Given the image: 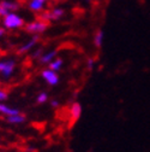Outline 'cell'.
Segmentation results:
<instances>
[{"label": "cell", "mask_w": 150, "mask_h": 152, "mask_svg": "<svg viewBox=\"0 0 150 152\" xmlns=\"http://www.w3.org/2000/svg\"><path fill=\"white\" fill-rule=\"evenodd\" d=\"M87 65H88V68H89L90 70H92L94 65H95V59H94V58H89V59L87 61Z\"/></svg>", "instance_id": "cell-17"}, {"label": "cell", "mask_w": 150, "mask_h": 152, "mask_svg": "<svg viewBox=\"0 0 150 152\" xmlns=\"http://www.w3.org/2000/svg\"><path fill=\"white\" fill-rule=\"evenodd\" d=\"M40 54H42V50H41V48H39V50H37V51L34 53V57H39Z\"/></svg>", "instance_id": "cell-19"}, {"label": "cell", "mask_w": 150, "mask_h": 152, "mask_svg": "<svg viewBox=\"0 0 150 152\" xmlns=\"http://www.w3.org/2000/svg\"><path fill=\"white\" fill-rule=\"evenodd\" d=\"M47 102H48V94L46 92H41L36 98V103L37 104H45Z\"/></svg>", "instance_id": "cell-14"}, {"label": "cell", "mask_w": 150, "mask_h": 152, "mask_svg": "<svg viewBox=\"0 0 150 152\" xmlns=\"http://www.w3.org/2000/svg\"><path fill=\"white\" fill-rule=\"evenodd\" d=\"M41 77L46 81L47 85L49 86H57L60 81V77H59V75H58V71H54L49 68L47 69H43L41 71Z\"/></svg>", "instance_id": "cell-3"}, {"label": "cell", "mask_w": 150, "mask_h": 152, "mask_svg": "<svg viewBox=\"0 0 150 152\" xmlns=\"http://www.w3.org/2000/svg\"><path fill=\"white\" fill-rule=\"evenodd\" d=\"M50 106H52V107H58V106H59V102L55 100V99L52 100V102H50Z\"/></svg>", "instance_id": "cell-18"}, {"label": "cell", "mask_w": 150, "mask_h": 152, "mask_svg": "<svg viewBox=\"0 0 150 152\" xmlns=\"http://www.w3.org/2000/svg\"><path fill=\"white\" fill-rule=\"evenodd\" d=\"M42 1H43V3H47V1H48V0H42Z\"/></svg>", "instance_id": "cell-21"}, {"label": "cell", "mask_w": 150, "mask_h": 152, "mask_svg": "<svg viewBox=\"0 0 150 152\" xmlns=\"http://www.w3.org/2000/svg\"><path fill=\"white\" fill-rule=\"evenodd\" d=\"M6 121L10 124H22L25 122V116H23L22 113H16V115L6 116Z\"/></svg>", "instance_id": "cell-8"}, {"label": "cell", "mask_w": 150, "mask_h": 152, "mask_svg": "<svg viewBox=\"0 0 150 152\" xmlns=\"http://www.w3.org/2000/svg\"><path fill=\"white\" fill-rule=\"evenodd\" d=\"M9 97V94L6 91H4L3 88H0V103H4Z\"/></svg>", "instance_id": "cell-16"}, {"label": "cell", "mask_w": 150, "mask_h": 152, "mask_svg": "<svg viewBox=\"0 0 150 152\" xmlns=\"http://www.w3.org/2000/svg\"><path fill=\"white\" fill-rule=\"evenodd\" d=\"M11 11H9L6 7H5V5L3 4V1H0V17H5L7 13H10Z\"/></svg>", "instance_id": "cell-15"}, {"label": "cell", "mask_w": 150, "mask_h": 152, "mask_svg": "<svg viewBox=\"0 0 150 152\" xmlns=\"http://www.w3.org/2000/svg\"><path fill=\"white\" fill-rule=\"evenodd\" d=\"M46 3H43L42 0H30L29 3V9L34 12H41L43 10V6H45Z\"/></svg>", "instance_id": "cell-10"}, {"label": "cell", "mask_w": 150, "mask_h": 152, "mask_svg": "<svg viewBox=\"0 0 150 152\" xmlns=\"http://www.w3.org/2000/svg\"><path fill=\"white\" fill-rule=\"evenodd\" d=\"M65 11L63 9H53L52 11H48V15H49V21L53 20V21H57V20H60V18L64 16Z\"/></svg>", "instance_id": "cell-11"}, {"label": "cell", "mask_w": 150, "mask_h": 152, "mask_svg": "<svg viewBox=\"0 0 150 152\" xmlns=\"http://www.w3.org/2000/svg\"><path fill=\"white\" fill-rule=\"evenodd\" d=\"M4 34H5V28H1V27H0V37H1Z\"/></svg>", "instance_id": "cell-20"}, {"label": "cell", "mask_w": 150, "mask_h": 152, "mask_svg": "<svg viewBox=\"0 0 150 152\" xmlns=\"http://www.w3.org/2000/svg\"><path fill=\"white\" fill-rule=\"evenodd\" d=\"M24 24L25 23H24L23 18L14 12H10L5 17H3V26L5 29H10V30L19 29V28L24 27Z\"/></svg>", "instance_id": "cell-1"}, {"label": "cell", "mask_w": 150, "mask_h": 152, "mask_svg": "<svg viewBox=\"0 0 150 152\" xmlns=\"http://www.w3.org/2000/svg\"><path fill=\"white\" fill-rule=\"evenodd\" d=\"M55 56H57V51L53 50V51H49V52H47V53L41 54L40 58H39V61H40L41 64H47V65H48V63L55 58Z\"/></svg>", "instance_id": "cell-9"}, {"label": "cell", "mask_w": 150, "mask_h": 152, "mask_svg": "<svg viewBox=\"0 0 150 152\" xmlns=\"http://www.w3.org/2000/svg\"><path fill=\"white\" fill-rule=\"evenodd\" d=\"M63 64H64V62L61 58H54L53 61H50L48 63V68L54 70V71H59L63 68Z\"/></svg>", "instance_id": "cell-12"}, {"label": "cell", "mask_w": 150, "mask_h": 152, "mask_svg": "<svg viewBox=\"0 0 150 152\" xmlns=\"http://www.w3.org/2000/svg\"><path fill=\"white\" fill-rule=\"evenodd\" d=\"M69 113H70V118H71V123L77 122L81 116H82V105L78 102H74L71 104L70 109H69Z\"/></svg>", "instance_id": "cell-5"}, {"label": "cell", "mask_w": 150, "mask_h": 152, "mask_svg": "<svg viewBox=\"0 0 150 152\" xmlns=\"http://www.w3.org/2000/svg\"><path fill=\"white\" fill-rule=\"evenodd\" d=\"M37 42H39V36H34V37H31V39L28 41V42H25L19 50H18V53L19 54H23V53H28Z\"/></svg>", "instance_id": "cell-7"}, {"label": "cell", "mask_w": 150, "mask_h": 152, "mask_svg": "<svg viewBox=\"0 0 150 152\" xmlns=\"http://www.w3.org/2000/svg\"><path fill=\"white\" fill-rule=\"evenodd\" d=\"M103 36H105V34H103L102 30H97L96 31L95 36H94V45H95L96 47H101L102 46V44H103Z\"/></svg>", "instance_id": "cell-13"}, {"label": "cell", "mask_w": 150, "mask_h": 152, "mask_svg": "<svg viewBox=\"0 0 150 152\" xmlns=\"http://www.w3.org/2000/svg\"><path fill=\"white\" fill-rule=\"evenodd\" d=\"M16 113H21V111L16 109V107H11L6 104H3L0 103V115L3 116H11V115H16Z\"/></svg>", "instance_id": "cell-6"}, {"label": "cell", "mask_w": 150, "mask_h": 152, "mask_svg": "<svg viewBox=\"0 0 150 152\" xmlns=\"http://www.w3.org/2000/svg\"><path fill=\"white\" fill-rule=\"evenodd\" d=\"M16 63L13 61H1L0 62V75L4 77H10L14 72Z\"/></svg>", "instance_id": "cell-4"}, {"label": "cell", "mask_w": 150, "mask_h": 152, "mask_svg": "<svg viewBox=\"0 0 150 152\" xmlns=\"http://www.w3.org/2000/svg\"><path fill=\"white\" fill-rule=\"evenodd\" d=\"M48 28V22L46 21H42V20H36L29 24L25 26V30L30 34H41L43 31H46V29Z\"/></svg>", "instance_id": "cell-2"}]
</instances>
